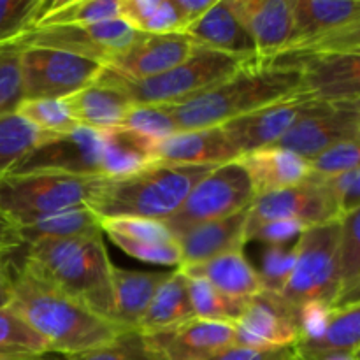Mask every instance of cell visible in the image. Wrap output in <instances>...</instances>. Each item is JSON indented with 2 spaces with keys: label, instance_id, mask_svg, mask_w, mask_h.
Returning <instances> with one entry per match:
<instances>
[{
  "label": "cell",
  "instance_id": "6da1fadb",
  "mask_svg": "<svg viewBox=\"0 0 360 360\" xmlns=\"http://www.w3.org/2000/svg\"><path fill=\"white\" fill-rule=\"evenodd\" d=\"M9 308L60 355L104 347L123 333L115 322L98 316L23 266L14 271Z\"/></svg>",
  "mask_w": 360,
  "mask_h": 360
},
{
  "label": "cell",
  "instance_id": "7a4b0ae2",
  "mask_svg": "<svg viewBox=\"0 0 360 360\" xmlns=\"http://www.w3.org/2000/svg\"><path fill=\"white\" fill-rule=\"evenodd\" d=\"M299 84L301 69L294 63H255L190 101L165 108L178 132L213 129L295 97Z\"/></svg>",
  "mask_w": 360,
  "mask_h": 360
},
{
  "label": "cell",
  "instance_id": "3957f363",
  "mask_svg": "<svg viewBox=\"0 0 360 360\" xmlns=\"http://www.w3.org/2000/svg\"><path fill=\"white\" fill-rule=\"evenodd\" d=\"M21 266L46 283L115 322L111 271L102 232L30 245Z\"/></svg>",
  "mask_w": 360,
  "mask_h": 360
},
{
  "label": "cell",
  "instance_id": "277c9868",
  "mask_svg": "<svg viewBox=\"0 0 360 360\" xmlns=\"http://www.w3.org/2000/svg\"><path fill=\"white\" fill-rule=\"evenodd\" d=\"M214 167L158 164L127 178H105L91 210L105 218H148L165 221L181 207L193 186Z\"/></svg>",
  "mask_w": 360,
  "mask_h": 360
},
{
  "label": "cell",
  "instance_id": "5b68a950",
  "mask_svg": "<svg viewBox=\"0 0 360 360\" xmlns=\"http://www.w3.org/2000/svg\"><path fill=\"white\" fill-rule=\"evenodd\" d=\"M104 181V176L60 172L7 174L0 181V214L21 227L72 207H94Z\"/></svg>",
  "mask_w": 360,
  "mask_h": 360
},
{
  "label": "cell",
  "instance_id": "8992f818",
  "mask_svg": "<svg viewBox=\"0 0 360 360\" xmlns=\"http://www.w3.org/2000/svg\"><path fill=\"white\" fill-rule=\"evenodd\" d=\"M248 65L255 63L243 62L225 53L195 46L185 62L160 76L143 81H123L115 74L112 76L125 88L134 104L174 105L224 83Z\"/></svg>",
  "mask_w": 360,
  "mask_h": 360
},
{
  "label": "cell",
  "instance_id": "52a82bcc",
  "mask_svg": "<svg viewBox=\"0 0 360 360\" xmlns=\"http://www.w3.org/2000/svg\"><path fill=\"white\" fill-rule=\"evenodd\" d=\"M340 220L308 227L295 248V266L281 297L299 308L308 301H323L333 306L340 294Z\"/></svg>",
  "mask_w": 360,
  "mask_h": 360
},
{
  "label": "cell",
  "instance_id": "ba28073f",
  "mask_svg": "<svg viewBox=\"0 0 360 360\" xmlns=\"http://www.w3.org/2000/svg\"><path fill=\"white\" fill-rule=\"evenodd\" d=\"M255 199L248 172L239 160H236L207 172L193 186L181 207L164 224L171 231L172 238L178 239L195 225L221 220L248 210Z\"/></svg>",
  "mask_w": 360,
  "mask_h": 360
},
{
  "label": "cell",
  "instance_id": "9c48e42d",
  "mask_svg": "<svg viewBox=\"0 0 360 360\" xmlns=\"http://www.w3.org/2000/svg\"><path fill=\"white\" fill-rule=\"evenodd\" d=\"M105 65L41 46H25L21 53L23 98H63L98 81Z\"/></svg>",
  "mask_w": 360,
  "mask_h": 360
},
{
  "label": "cell",
  "instance_id": "30bf717a",
  "mask_svg": "<svg viewBox=\"0 0 360 360\" xmlns=\"http://www.w3.org/2000/svg\"><path fill=\"white\" fill-rule=\"evenodd\" d=\"M137 32L122 18L94 25L34 28L21 39L25 46H41L72 53L108 67L134 42Z\"/></svg>",
  "mask_w": 360,
  "mask_h": 360
},
{
  "label": "cell",
  "instance_id": "8fae6325",
  "mask_svg": "<svg viewBox=\"0 0 360 360\" xmlns=\"http://www.w3.org/2000/svg\"><path fill=\"white\" fill-rule=\"evenodd\" d=\"M274 62L294 63L301 69L299 94L330 104H360V49L283 55Z\"/></svg>",
  "mask_w": 360,
  "mask_h": 360
},
{
  "label": "cell",
  "instance_id": "7c38bea8",
  "mask_svg": "<svg viewBox=\"0 0 360 360\" xmlns=\"http://www.w3.org/2000/svg\"><path fill=\"white\" fill-rule=\"evenodd\" d=\"M276 220H295L306 227L340 220L336 200L322 178L311 174L308 181L290 188L257 197L250 207L246 239L260 225Z\"/></svg>",
  "mask_w": 360,
  "mask_h": 360
},
{
  "label": "cell",
  "instance_id": "4fadbf2b",
  "mask_svg": "<svg viewBox=\"0 0 360 360\" xmlns=\"http://www.w3.org/2000/svg\"><path fill=\"white\" fill-rule=\"evenodd\" d=\"M102 132L79 127L69 134L53 136L35 146L11 174L60 172L74 176H102Z\"/></svg>",
  "mask_w": 360,
  "mask_h": 360
},
{
  "label": "cell",
  "instance_id": "5bb4252c",
  "mask_svg": "<svg viewBox=\"0 0 360 360\" xmlns=\"http://www.w3.org/2000/svg\"><path fill=\"white\" fill-rule=\"evenodd\" d=\"M236 347L273 350L299 343V308L280 294L262 290L246 302L234 322Z\"/></svg>",
  "mask_w": 360,
  "mask_h": 360
},
{
  "label": "cell",
  "instance_id": "9a60e30c",
  "mask_svg": "<svg viewBox=\"0 0 360 360\" xmlns=\"http://www.w3.org/2000/svg\"><path fill=\"white\" fill-rule=\"evenodd\" d=\"M357 108L359 104L315 101L308 112L302 115L274 146L313 160L334 144L359 137Z\"/></svg>",
  "mask_w": 360,
  "mask_h": 360
},
{
  "label": "cell",
  "instance_id": "2e32d148",
  "mask_svg": "<svg viewBox=\"0 0 360 360\" xmlns=\"http://www.w3.org/2000/svg\"><path fill=\"white\" fill-rule=\"evenodd\" d=\"M144 338L157 360H211L234 347L236 327L231 322L190 319Z\"/></svg>",
  "mask_w": 360,
  "mask_h": 360
},
{
  "label": "cell",
  "instance_id": "e0dca14e",
  "mask_svg": "<svg viewBox=\"0 0 360 360\" xmlns=\"http://www.w3.org/2000/svg\"><path fill=\"white\" fill-rule=\"evenodd\" d=\"M195 49L186 34H143L105 69L123 81H143L160 76L185 62Z\"/></svg>",
  "mask_w": 360,
  "mask_h": 360
},
{
  "label": "cell",
  "instance_id": "ac0fdd59",
  "mask_svg": "<svg viewBox=\"0 0 360 360\" xmlns=\"http://www.w3.org/2000/svg\"><path fill=\"white\" fill-rule=\"evenodd\" d=\"M257 48L260 63L285 55L294 32L292 0H229Z\"/></svg>",
  "mask_w": 360,
  "mask_h": 360
},
{
  "label": "cell",
  "instance_id": "d6986e66",
  "mask_svg": "<svg viewBox=\"0 0 360 360\" xmlns=\"http://www.w3.org/2000/svg\"><path fill=\"white\" fill-rule=\"evenodd\" d=\"M313 102V98L297 94L287 101L231 120L221 127L243 157L250 151L274 146L294 127V123L308 112Z\"/></svg>",
  "mask_w": 360,
  "mask_h": 360
},
{
  "label": "cell",
  "instance_id": "ffe728a7",
  "mask_svg": "<svg viewBox=\"0 0 360 360\" xmlns=\"http://www.w3.org/2000/svg\"><path fill=\"white\" fill-rule=\"evenodd\" d=\"M155 158L162 164L218 165L231 164L241 158L224 127L176 132L155 144Z\"/></svg>",
  "mask_w": 360,
  "mask_h": 360
},
{
  "label": "cell",
  "instance_id": "44dd1931",
  "mask_svg": "<svg viewBox=\"0 0 360 360\" xmlns=\"http://www.w3.org/2000/svg\"><path fill=\"white\" fill-rule=\"evenodd\" d=\"M248 214L250 207L221 220L195 225L179 236L176 239L181 252V264L178 269H190L225 253L243 252L248 243L246 239Z\"/></svg>",
  "mask_w": 360,
  "mask_h": 360
},
{
  "label": "cell",
  "instance_id": "7402d4cb",
  "mask_svg": "<svg viewBox=\"0 0 360 360\" xmlns=\"http://www.w3.org/2000/svg\"><path fill=\"white\" fill-rule=\"evenodd\" d=\"M72 118L81 127L105 132L122 127L134 102L115 76L104 70L98 81L63 98Z\"/></svg>",
  "mask_w": 360,
  "mask_h": 360
},
{
  "label": "cell",
  "instance_id": "603a6c76",
  "mask_svg": "<svg viewBox=\"0 0 360 360\" xmlns=\"http://www.w3.org/2000/svg\"><path fill=\"white\" fill-rule=\"evenodd\" d=\"M199 48L213 49L248 63H260L253 39L232 11L229 0H217L185 32Z\"/></svg>",
  "mask_w": 360,
  "mask_h": 360
},
{
  "label": "cell",
  "instance_id": "cb8c5ba5",
  "mask_svg": "<svg viewBox=\"0 0 360 360\" xmlns=\"http://www.w3.org/2000/svg\"><path fill=\"white\" fill-rule=\"evenodd\" d=\"M292 13L294 32L285 55L301 51L316 39L360 20V0H292Z\"/></svg>",
  "mask_w": 360,
  "mask_h": 360
},
{
  "label": "cell",
  "instance_id": "d4e9b609",
  "mask_svg": "<svg viewBox=\"0 0 360 360\" xmlns=\"http://www.w3.org/2000/svg\"><path fill=\"white\" fill-rule=\"evenodd\" d=\"M252 181L255 197L302 185L311 178L309 160L278 146L250 151L239 158Z\"/></svg>",
  "mask_w": 360,
  "mask_h": 360
},
{
  "label": "cell",
  "instance_id": "484cf974",
  "mask_svg": "<svg viewBox=\"0 0 360 360\" xmlns=\"http://www.w3.org/2000/svg\"><path fill=\"white\" fill-rule=\"evenodd\" d=\"M185 276H197L210 281L227 297L248 302L264 290L262 280L243 252H231L190 269H178Z\"/></svg>",
  "mask_w": 360,
  "mask_h": 360
},
{
  "label": "cell",
  "instance_id": "4316f807",
  "mask_svg": "<svg viewBox=\"0 0 360 360\" xmlns=\"http://www.w3.org/2000/svg\"><path fill=\"white\" fill-rule=\"evenodd\" d=\"M169 273H143L112 266V299H115V323L123 330L137 329L155 292Z\"/></svg>",
  "mask_w": 360,
  "mask_h": 360
},
{
  "label": "cell",
  "instance_id": "83f0119b",
  "mask_svg": "<svg viewBox=\"0 0 360 360\" xmlns=\"http://www.w3.org/2000/svg\"><path fill=\"white\" fill-rule=\"evenodd\" d=\"M102 176L127 178L158 164L155 158L157 141L146 139L123 127L102 132Z\"/></svg>",
  "mask_w": 360,
  "mask_h": 360
},
{
  "label": "cell",
  "instance_id": "f1b7e54d",
  "mask_svg": "<svg viewBox=\"0 0 360 360\" xmlns=\"http://www.w3.org/2000/svg\"><path fill=\"white\" fill-rule=\"evenodd\" d=\"M190 319L195 316L188 297L186 278L176 269L174 273H169V276L157 288L143 320L137 326V330L143 334L155 333L165 327L178 326Z\"/></svg>",
  "mask_w": 360,
  "mask_h": 360
},
{
  "label": "cell",
  "instance_id": "f546056e",
  "mask_svg": "<svg viewBox=\"0 0 360 360\" xmlns=\"http://www.w3.org/2000/svg\"><path fill=\"white\" fill-rule=\"evenodd\" d=\"M16 229L21 243L27 246L39 241L83 238V236L102 232L101 218L91 207H72V210L60 211Z\"/></svg>",
  "mask_w": 360,
  "mask_h": 360
},
{
  "label": "cell",
  "instance_id": "4dcf8cb0",
  "mask_svg": "<svg viewBox=\"0 0 360 360\" xmlns=\"http://www.w3.org/2000/svg\"><path fill=\"white\" fill-rule=\"evenodd\" d=\"M360 347V304L334 309L330 326L322 340L315 343H297V360H316L329 354H354Z\"/></svg>",
  "mask_w": 360,
  "mask_h": 360
},
{
  "label": "cell",
  "instance_id": "1f68e13d",
  "mask_svg": "<svg viewBox=\"0 0 360 360\" xmlns=\"http://www.w3.org/2000/svg\"><path fill=\"white\" fill-rule=\"evenodd\" d=\"M53 134L41 132L18 112L0 116V181L14 171L18 164Z\"/></svg>",
  "mask_w": 360,
  "mask_h": 360
},
{
  "label": "cell",
  "instance_id": "d6a6232c",
  "mask_svg": "<svg viewBox=\"0 0 360 360\" xmlns=\"http://www.w3.org/2000/svg\"><path fill=\"white\" fill-rule=\"evenodd\" d=\"M120 18L116 0H55L44 7L37 27H63V25H94Z\"/></svg>",
  "mask_w": 360,
  "mask_h": 360
},
{
  "label": "cell",
  "instance_id": "836d02e7",
  "mask_svg": "<svg viewBox=\"0 0 360 360\" xmlns=\"http://www.w3.org/2000/svg\"><path fill=\"white\" fill-rule=\"evenodd\" d=\"M49 347L13 309H0V360H30L49 354Z\"/></svg>",
  "mask_w": 360,
  "mask_h": 360
},
{
  "label": "cell",
  "instance_id": "e575fe53",
  "mask_svg": "<svg viewBox=\"0 0 360 360\" xmlns=\"http://www.w3.org/2000/svg\"><path fill=\"white\" fill-rule=\"evenodd\" d=\"M181 273V271H179ZM188 297L192 302L193 316L202 320H217V322H231L241 316L246 302L238 299L227 297L218 288H214L210 281L197 276H185Z\"/></svg>",
  "mask_w": 360,
  "mask_h": 360
},
{
  "label": "cell",
  "instance_id": "d590c367",
  "mask_svg": "<svg viewBox=\"0 0 360 360\" xmlns=\"http://www.w3.org/2000/svg\"><path fill=\"white\" fill-rule=\"evenodd\" d=\"M16 112L35 129L53 136L69 134L81 127L70 115L65 101L56 98H23Z\"/></svg>",
  "mask_w": 360,
  "mask_h": 360
},
{
  "label": "cell",
  "instance_id": "8d00e7d4",
  "mask_svg": "<svg viewBox=\"0 0 360 360\" xmlns=\"http://www.w3.org/2000/svg\"><path fill=\"white\" fill-rule=\"evenodd\" d=\"M48 0H0V46L21 41L37 27Z\"/></svg>",
  "mask_w": 360,
  "mask_h": 360
},
{
  "label": "cell",
  "instance_id": "74e56055",
  "mask_svg": "<svg viewBox=\"0 0 360 360\" xmlns=\"http://www.w3.org/2000/svg\"><path fill=\"white\" fill-rule=\"evenodd\" d=\"M25 44L21 41L0 46V116L16 112L23 101L21 81V53Z\"/></svg>",
  "mask_w": 360,
  "mask_h": 360
},
{
  "label": "cell",
  "instance_id": "f35d334b",
  "mask_svg": "<svg viewBox=\"0 0 360 360\" xmlns=\"http://www.w3.org/2000/svg\"><path fill=\"white\" fill-rule=\"evenodd\" d=\"M340 294H343L360 278V207L340 218Z\"/></svg>",
  "mask_w": 360,
  "mask_h": 360
},
{
  "label": "cell",
  "instance_id": "ab89813d",
  "mask_svg": "<svg viewBox=\"0 0 360 360\" xmlns=\"http://www.w3.org/2000/svg\"><path fill=\"white\" fill-rule=\"evenodd\" d=\"M65 360H157L146 343V338L137 329L123 330L115 341L94 350L65 355Z\"/></svg>",
  "mask_w": 360,
  "mask_h": 360
},
{
  "label": "cell",
  "instance_id": "60d3db41",
  "mask_svg": "<svg viewBox=\"0 0 360 360\" xmlns=\"http://www.w3.org/2000/svg\"><path fill=\"white\" fill-rule=\"evenodd\" d=\"M101 227L102 232L108 236H120V238L137 243L165 245V243L176 241L164 221L148 220V218H105V220H101Z\"/></svg>",
  "mask_w": 360,
  "mask_h": 360
},
{
  "label": "cell",
  "instance_id": "b9f144b4",
  "mask_svg": "<svg viewBox=\"0 0 360 360\" xmlns=\"http://www.w3.org/2000/svg\"><path fill=\"white\" fill-rule=\"evenodd\" d=\"M122 127L157 143L178 132L165 105L134 104L127 112Z\"/></svg>",
  "mask_w": 360,
  "mask_h": 360
},
{
  "label": "cell",
  "instance_id": "7bdbcfd3",
  "mask_svg": "<svg viewBox=\"0 0 360 360\" xmlns=\"http://www.w3.org/2000/svg\"><path fill=\"white\" fill-rule=\"evenodd\" d=\"M309 165L313 176L316 178H330L360 169V136L334 144L316 158L309 160Z\"/></svg>",
  "mask_w": 360,
  "mask_h": 360
},
{
  "label": "cell",
  "instance_id": "ee69618b",
  "mask_svg": "<svg viewBox=\"0 0 360 360\" xmlns=\"http://www.w3.org/2000/svg\"><path fill=\"white\" fill-rule=\"evenodd\" d=\"M295 248H285V246H267L262 255V267H260V280H262L264 290L276 292L280 294L287 285L292 271L295 266Z\"/></svg>",
  "mask_w": 360,
  "mask_h": 360
},
{
  "label": "cell",
  "instance_id": "f6af8a7d",
  "mask_svg": "<svg viewBox=\"0 0 360 360\" xmlns=\"http://www.w3.org/2000/svg\"><path fill=\"white\" fill-rule=\"evenodd\" d=\"M112 243L127 255L148 264H158V266H179L181 264V252H179L178 241L165 243V245H151V243H137L130 239L120 238V236H109Z\"/></svg>",
  "mask_w": 360,
  "mask_h": 360
},
{
  "label": "cell",
  "instance_id": "bcb514c9",
  "mask_svg": "<svg viewBox=\"0 0 360 360\" xmlns=\"http://www.w3.org/2000/svg\"><path fill=\"white\" fill-rule=\"evenodd\" d=\"M334 316V308L323 301H308L299 306V343L322 340Z\"/></svg>",
  "mask_w": 360,
  "mask_h": 360
},
{
  "label": "cell",
  "instance_id": "7dc6e473",
  "mask_svg": "<svg viewBox=\"0 0 360 360\" xmlns=\"http://www.w3.org/2000/svg\"><path fill=\"white\" fill-rule=\"evenodd\" d=\"M336 200L340 218L350 214L360 207V169L343 174L322 178Z\"/></svg>",
  "mask_w": 360,
  "mask_h": 360
},
{
  "label": "cell",
  "instance_id": "c3c4849f",
  "mask_svg": "<svg viewBox=\"0 0 360 360\" xmlns=\"http://www.w3.org/2000/svg\"><path fill=\"white\" fill-rule=\"evenodd\" d=\"M348 49H360V20L316 39L308 48L290 55H316V53L348 51Z\"/></svg>",
  "mask_w": 360,
  "mask_h": 360
},
{
  "label": "cell",
  "instance_id": "681fc988",
  "mask_svg": "<svg viewBox=\"0 0 360 360\" xmlns=\"http://www.w3.org/2000/svg\"><path fill=\"white\" fill-rule=\"evenodd\" d=\"M306 225L295 220H276L260 225L255 232H252L248 241H262L267 246H283L290 239L297 238L306 231Z\"/></svg>",
  "mask_w": 360,
  "mask_h": 360
},
{
  "label": "cell",
  "instance_id": "f907efd6",
  "mask_svg": "<svg viewBox=\"0 0 360 360\" xmlns=\"http://www.w3.org/2000/svg\"><path fill=\"white\" fill-rule=\"evenodd\" d=\"M211 360H297L294 347L273 348V350H257V348L231 347Z\"/></svg>",
  "mask_w": 360,
  "mask_h": 360
},
{
  "label": "cell",
  "instance_id": "816d5d0a",
  "mask_svg": "<svg viewBox=\"0 0 360 360\" xmlns=\"http://www.w3.org/2000/svg\"><path fill=\"white\" fill-rule=\"evenodd\" d=\"M172 2H174V7L181 18L183 30L186 32V28L195 23L204 13H207L217 0H172Z\"/></svg>",
  "mask_w": 360,
  "mask_h": 360
},
{
  "label": "cell",
  "instance_id": "f5cc1de1",
  "mask_svg": "<svg viewBox=\"0 0 360 360\" xmlns=\"http://www.w3.org/2000/svg\"><path fill=\"white\" fill-rule=\"evenodd\" d=\"M13 260L11 253H0V309L7 308L13 299Z\"/></svg>",
  "mask_w": 360,
  "mask_h": 360
},
{
  "label": "cell",
  "instance_id": "db71d44e",
  "mask_svg": "<svg viewBox=\"0 0 360 360\" xmlns=\"http://www.w3.org/2000/svg\"><path fill=\"white\" fill-rule=\"evenodd\" d=\"M20 246H23V243L18 234L16 225L0 214V253H13Z\"/></svg>",
  "mask_w": 360,
  "mask_h": 360
},
{
  "label": "cell",
  "instance_id": "11a10c76",
  "mask_svg": "<svg viewBox=\"0 0 360 360\" xmlns=\"http://www.w3.org/2000/svg\"><path fill=\"white\" fill-rule=\"evenodd\" d=\"M357 304H360V278L354 285H352L350 288H348V290H345L343 294L338 295L333 308L343 309V308H350V306H357Z\"/></svg>",
  "mask_w": 360,
  "mask_h": 360
},
{
  "label": "cell",
  "instance_id": "9f6ffc18",
  "mask_svg": "<svg viewBox=\"0 0 360 360\" xmlns=\"http://www.w3.org/2000/svg\"><path fill=\"white\" fill-rule=\"evenodd\" d=\"M316 360H355L352 354H329L326 357H320Z\"/></svg>",
  "mask_w": 360,
  "mask_h": 360
},
{
  "label": "cell",
  "instance_id": "6f0895ef",
  "mask_svg": "<svg viewBox=\"0 0 360 360\" xmlns=\"http://www.w3.org/2000/svg\"><path fill=\"white\" fill-rule=\"evenodd\" d=\"M30 360H65V355H60V354H55V352H49V354L41 355V357H35V359H30Z\"/></svg>",
  "mask_w": 360,
  "mask_h": 360
},
{
  "label": "cell",
  "instance_id": "680465c9",
  "mask_svg": "<svg viewBox=\"0 0 360 360\" xmlns=\"http://www.w3.org/2000/svg\"><path fill=\"white\" fill-rule=\"evenodd\" d=\"M352 355H354V359H355V360H360V347H359L357 350H355L354 354H352Z\"/></svg>",
  "mask_w": 360,
  "mask_h": 360
},
{
  "label": "cell",
  "instance_id": "91938a15",
  "mask_svg": "<svg viewBox=\"0 0 360 360\" xmlns=\"http://www.w3.org/2000/svg\"><path fill=\"white\" fill-rule=\"evenodd\" d=\"M357 123H359V136H360V104L357 108Z\"/></svg>",
  "mask_w": 360,
  "mask_h": 360
}]
</instances>
